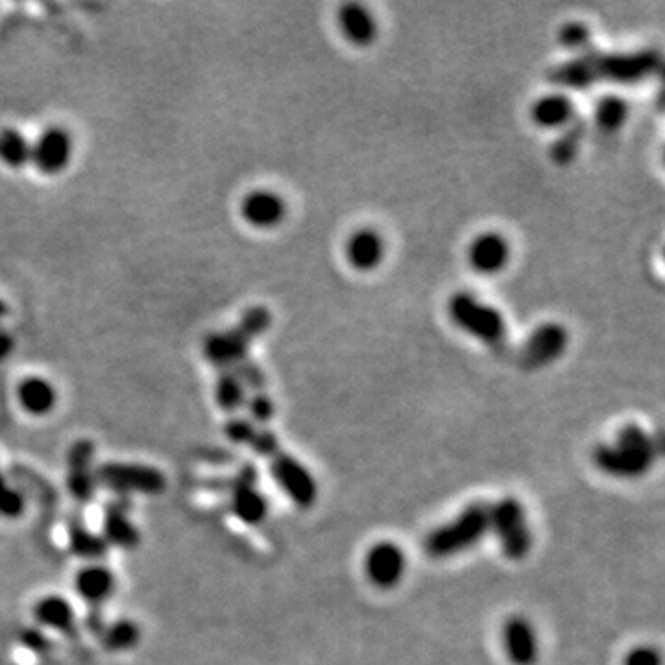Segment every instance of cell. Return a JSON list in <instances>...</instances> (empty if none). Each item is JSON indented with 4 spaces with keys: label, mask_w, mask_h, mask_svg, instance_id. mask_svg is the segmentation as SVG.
Returning a JSON list of instances; mask_svg holds the SVG:
<instances>
[{
    "label": "cell",
    "mask_w": 665,
    "mask_h": 665,
    "mask_svg": "<svg viewBox=\"0 0 665 665\" xmlns=\"http://www.w3.org/2000/svg\"><path fill=\"white\" fill-rule=\"evenodd\" d=\"M656 459L653 438L638 425L623 427L612 444L595 449L593 460L606 475L634 479L649 472Z\"/></svg>",
    "instance_id": "obj_1"
},
{
    "label": "cell",
    "mask_w": 665,
    "mask_h": 665,
    "mask_svg": "<svg viewBox=\"0 0 665 665\" xmlns=\"http://www.w3.org/2000/svg\"><path fill=\"white\" fill-rule=\"evenodd\" d=\"M490 532V505L472 503L455 520L440 525L425 538V553L431 558L460 555L479 544Z\"/></svg>",
    "instance_id": "obj_2"
},
{
    "label": "cell",
    "mask_w": 665,
    "mask_h": 665,
    "mask_svg": "<svg viewBox=\"0 0 665 665\" xmlns=\"http://www.w3.org/2000/svg\"><path fill=\"white\" fill-rule=\"evenodd\" d=\"M584 61H575L571 65H564L571 71H593L586 76L584 84L595 80H614V82H640L653 74L654 67H658L660 58L654 52H640L629 56H603L595 54L592 49L584 52ZM582 84V85H584Z\"/></svg>",
    "instance_id": "obj_3"
},
{
    "label": "cell",
    "mask_w": 665,
    "mask_h": 665,
    "mask_svg": "<svg viewBox=\"0 0 665 665\" xmlns=\"http://www.w3.org/2000/svg\"><path fill=\"white\" fill-rule=\"evenodd\" d=\"M98 486H104L119 497L130 494L159 496L167 488L165 475L158 468L133 462H104L95 468Z\"/></svg>",
    "instance_id": "obj_4"
},
{
    "label": "cell",
    "mask_w": 665,
    "mask_h": 665,
    "mask_svg": "<svg viewBox=\"0 0 665 665\" xmlns=\"http://www.w3.org/2000/svg\"><path fill=\"white\" fill-rule=\"evenodd\" d=\"M448 311L455 326L484 344H499L507 335L503 315L496 307L479 302L472 294H455L449 302Z\"/></svg>",
    "instance_id": "obj_5"
},
{
    "label": "cell",
    "mask_w": 665,
    "mask_h": 665,
    "mask_svg": "<svg viewBox=\"0 0 665 665\" xmlns=\"http://www.w3.org/2000/svg\"><path fill=\"white\" fill-rule=\"evenodd\" d=\"M490 531L496 534L501 551L510 560H521L531 551L532 534L525 508L518 499L505 497L490 507Z\"/></svg>",
    "instance_id": "obj_6"
},
{
    "label": "cell",
    "mask_w": 665,
    "mask_h": 665,
    "mask_svg": "<svg viewBox=\"0 0 665 665\" xmlns=\"http://www.w3.org/2000/svg\"><path fill=\"white\" fill-rule=\"evenodd\" d=\"M268 460L274 481L285 492V496L289 497L296 507H313L318 497V484L302 462L285 453L283 449H278Z\"/></svg>",
    "instance_id": "obj_7"
},
{
    "label": "cell",
    "mask_w": 665,
    "mask_h": 665,
    "mask_svg": "<svg viewBox=\"0 0 665 665\" xmlns=\"http://www.w3.org/2000/svg\"><path fill=\"white\" fill-rule=\"evenodd\" d=\"M73 137L63 126H49L32 143L30 165L45 176H58L71 165Z\"/></svg>",
    "instance_id": "obj_8"
},
{
    "label": "cell",
    "mask_w": 665,
    "mask_h": 665,
    "mask_svg": "<svg viewBox=\"0 0 665 665\" xmlns=\"http://www.w3.org/2000/svg\"><path fill=\"white\" fill-rule=\"evenodd\" d=\"M230 508L233 516L246 525H259L268 514V501L257 490V470L252 464L244 466L230 483Z\"/></svg>",
    "instance_id": "obj_9"
},
{
    "label": "cell",
    "mask_w": 665,
    "mask_h": 665,
    "mask_svg": "<svg viewBox=\"0 0 665 665\" xmlns=\"http://www.w3.org/2000/svg\"><path fill=\"white\" fill-rule=\"evenodd\" d=\"M95 444L91 440L74 442L67 455V490L78 503H91L97 496Z\"/></svg>",
    "instance_id": "obj_10"
},
{
    "label": "cell",
    "mask_w": 665,
    "mask_h": 665,
    "mask_svg": "<svg viewBox=\"0 0 665 665\" xmlns=\"http://www.w3.org/2000/svg\"><path fill=\"white\" fill-rule=\"evenodd\" d=\"M407 568V558L392 542L375 544L364 557V573L377 588H394Z\"/></svg>",
    "instance_id": "obj_11"
},
{
    "label": "cell",
    "mask_w": 665,
    "mask_h": 665,
    "mask_svg": "<svg viewBox=\"0 0 665 665\" xmlns=\"http://www.w3.org/2000/svg\"><path fill=\"white\" fill-rule=\"evenodd\" d=\"M468 263L481 276H496L507 268L510 261V244L496 231H484L468 246Z\"/></svg>",
    "instance_id": "obj_12"
},
{
    "label": "cell",
    "mask_w": 665,
    "mask_h": 665,
    "mask_svg": "<svg viewBox=\"0 0 665 665\" xmlns=\"http://www.w3.org/2000/svg\"><path fill=\"white\" fill-rule=\"evenodd\" d=\"M241 217L255 230H274L287 217V204L274 191L255 189L242 198Z\"/></svg>",
    "instance_id": "obj_13"
},
{
    "label": "cell",
    "mask_w": 665,
    "mask_h": 665,
    "mask_svg": "<svg viewBox=\"0 0 665 665\" xmlns=\"http://www.w3.org/2000/svg\"><path fill=\"white\" fill-rule=\"evenodd\" d=\"M108 547H119L132 551L141 542V532L130 520V501L128 497H117L109 501L104 510L102 534Z\"/></svg>",
    "instance_id": "obj_14"
},
{
    "label": "cell",
    "mask_w": 665,
    "mask_h": 665,
    "mask_svg": "<svg viewBox=\"0 0 665 665\" xmlns=\"http://www.w3.org/2000/svg\"><path fill=\"white\" fill-rule=\"evenodd\" d=\"M252 337L242 329L241 326L224 331V333H215L207 337L204 344V355L207 361L222 370H231L242 359L248 357V348Z\"/></svg>",
    "instance_id": "obj_15"
},
{
    "label": "cell",
    "mask_w": 665,
    "mask_h": 665,
    "mask_svg": "<svg viewBox=\"0 0 665 665\" xmlns=\"http://www.w3.org/2000/svg\"><path fill=\"white\" fill-rule=\"evenodd\" d=\"M503 643L508 660L514 665H534L540 656L538 634L529 619L512 616L503 627Z\"/></svg>",
    "instance_id": "obj_16"
},
{
    "label": "cell",
    "mask_w": 665,
    "mask_h": 665,
    "mask_svg": "<svg viewBox=\"0 0 665 665\" xmlns=\"http://www.w3.org/2000/svg\"><path fill=\"white\" fill-rule=\"evenodd\" d=\"M337 23H339L340 34L346 41H350L353 47H370L379 34V26L375 21L374 13L357 2H348V4L340 6L339 12H337Z\"/></svg>",
    "instance_id": "obj_17"
},
{
    "label": "cell",
    "mask_w": 665,
    "mask_h": 665,
    "mask_svg": "<svg viewBox=\"0 0 665 665\" xmlns=\"http://www.w3.org/2000/svg\"><path fill=\"white\" fill-rule=\"evenodd\" d=\"M346 259L357 272H372L385 259V241L374 228L353 231L346 242Z\"/></svg>",
    "instance_id": "obj_18"
},
{
    "label": "cell",
    "mask_w": 665,
    "mask_h": 665,
    "mask_svg": "<svg viewBox=\"0 0 665 665\" xmlns=\"http://www.w3.org/2000/svg\"><path fill=\"white\" fill-rule=\"evenodd\" d=\"M568 344L566 331L560 326L549 324V326L540 327L534 331L523 351V361L529 368H538L562 355V351Z\"/></svg>",
    "instance_id": "obj_19"
},
{
    "label": "cell",
    "mask_w": 665,
    "mask_h": 665,
    "mask_svg": "<svg viewBox=\"0 0 665 665\" xmlns=\"http://www.w3.org/2000/svg\"><path fill=\"white\" fill-rule=\"evenodd\" d=\"M76 592L91 608H100L115 592V577L106 566L89 564L74 579Z\"/></svg>",
    "instance_id": "obj_20"
},
{
    "label": "cell",
    "mask_w": 665,
    "mask_h": 665,
    "mask_svg": "<svg viewBox=\"0 0 665 665\" xmlns=\"http://www.w3.org/2000/svg\"><path fill=\"white\" fill-rule=\"evenodd\" d=\"M17 399L30 416H47L58 401V392L49 379L41 375H30L19 383Z\"/></svg>",
    "instance_id": "obj_21"
},
{
    "label": "cell",
    "mask_w": 665,
    "mask_h": 665,
    "mask_svg": "<svg viewBox=\"0 0 665 665\" xmlns=\"http://www.w3.org/2000/svg\"><path fill=\"white\" fill-rule=\"evenodd\" d=\"M575 106L568 95L562 93H549L538 98L531 108V117L534 124L545 130H558L566 128L573 121Z\"/></svg>",
    "instance_id": "obj_22"
},
{
    "label": "cell",
    "mask_w": 665,
    "mask_h": 665,
    "mask_svg": "<svg viewBox=\"0 0 665 665\" xmlns=\"http://www.w3.org/2000/svg\"><path fill=\"white\" fill-rule=\"evenodd\" d=\"M34 616L37 623L45 629L56 630L67 636L76 634V614L71 603L63 597L49 595L39 599L34 606Z\"/></svg>",
    "instance_id": "obj_23"
},
{
    "label": "cell",
    "mask_w": 665,
    "mask_h": 665,
    "mask_svg": "<svg viewBox=\"0 0 665 665\" xmlns=\"http://www.w3.org/2000/svg\"><path fill=\"white\" fill-rule=\"evenodd\" d=\"M69 549L74 557L82 558L87 562H97L108 555V544L104 538L85 527L84 521L74 518L69 523Z\"/></svg>",
    "instance_id": "obj_24"
},
{
    "label": "cell",
    "mask_w": 665,
    "mask_h": 665,
    "mask_svg": "<svg viewBox=\"0 0 665 665\" xmlns=\"http://www.w3.org/2000/svg\"><path fill=\"white\" fill-rule=\"evenodd\" d=\"M32 143L26 139L25 133L17 128L0 130V163L8 169H23L30 165Z\"/></svg>",
    "instance_id": "obj_25"
},
{
    "label": "cell",
    "mask_w": 665,
    "mask_h": 665,
    "mask_svg": "<svg viewBox=\"0 0 665 665\" xmlns=\"http://www.w3.org/2000/svg\"><path fill=\"white\" fill-rule=\"evenodd\" d=\"M100 640L109 653H124L141 641V629L132 619H119L106 625V629L100 634Z\"/></svg>",
    "instance_id": "obj_26"
},
{
    "label": "cell",
    "mask_w": 665,
    "mask_h": 665,
    "mask_svg": "<svg viewBox=\"0 0 665 665\" xmlns=\"http://www.w3.org/2000/svg\"><path fill=\"white\" fill-rule=\"evenodd\" d=\"M629 102L617 95H606L597 102L595 122L605 133H616L629 119Z\"/></svg>",
    "instance_id": "obj_27"
},
{
    "label": "cell",
    "mask_w": 665,
    "mask_h": 665,
    "mask_svg": "<svg viewBox=\"0 0 665 665\" xmlns=\"http://www.w3.org/2000/svg\"><path fill=\"white\" fill-rule=\"evenodd\" d=\"M217 405L226 412H237L246 405V388L231 370H222L215 387Z\"/></svg>",
    "instance_id": "obj_28"
},
{
    "label": "cell",
    "mask_w": 665,
    "mask_h": 665,
    "mask_svg": "<svg viewBox=\"0 0 665 665\" xmlns=\"http://www.w3.org/2000/svg\"><path fill=\"white\" fill-rule=\"evenodd\" d=\"M558 43L571 52H588L592 49V30L581 21H571L558 30Z\"/></svg>",
    "instance_id": "obj_29"
},
{
    "label": "cell",
    "mask_w": 665,
    "mask_h": 665,
    "mask_svg": "<svg viewBox=\"0 0 665 665\" xmlns=\"http://www.w3.org/2000/svg\"><path fill=\"white\" fill-rule=\"evenodd\" d=\"M25 496L0 473V518L15 520L25 512Z\"/></svg>",
    "instance_id": "obj_30"
},
{
    "label": "cell",
    "mask_w": 665,
    "mask_h": 665,
    "mask_svg": "<svg viewBox=\"0 0 665 665\" xmlns=\"http://www.w3.org/2000/svg\"><path fill=\"white\" fill-rule=\"evenodd\" d=\"M231 372L239 377L242 385L246 390H254L255 392H265L266 377L261 368L252 361V359H242L241 363L235 364L231 368Z\"/></svg>",
    "instance_id": "obj_31"
},
{
    "label": "cell",
    "mask_w": 665,
    "mask_h": 665,
    "mask_svg": "<svg viewBox=\"0 0 665 665\" xmlns=\"http://www.w3.org/2000/svg\"><path fill=\"white\" fill-rule=\"evenodd\" d=\"M244 407L248 409V414H250L248 420L257 427L268 424L274 418V412H276L274 401L270 399L266 392H255L252 398L246 399Z\"/></svg>",
    "instance_id": "obj_32"
},
{
    "label": "cell",
    "mask_w": 665,
    "mask_h": 665,
    "mask_svg": "<svg viewBox=\"0 0 665 665\" xmlns=\"http://www.w3.org/2000/svg\"><path fill=\"white\" fill-rule=\"evenodd\" d=\"M257 429L259 427L252 424L248 418H239V416L231 418L224 425V433L228 436V440H231L233 444H239V446H250Z\"/></svg>",
    "instance_id": "obj_33"
},
{
    "label": "cell",
    "mask_w": 665,
    "mask_h": 665,
    "mask_svg": "<svg viewBox=\"0 0 665 665\" xmlns=\"http://www.w3.org/2000/svg\"><path fill=\"white\" fill-rule=\"evenodd\" d=\"M248 448L254 449L257 455L265 457V459H270L279 448L278 436L274 435L270 429H265V427H259L257 433H255L252 442Z\"/></svg>",
    "instance_id": "obj_34"
},
{
    "label": "cell",
    "mask_w": 665,
    "mask_h": 665,
    "mask_svg": "<svg viewBox=\"0 0 665 665\" xmlns=\"http://www.w3.org/2000/svg\"><path fill=\"white\" fill-rule=\"evenodd\" d=\"M19 640L25 645L26 649H30L34 653H49L50 647H52V641H50L49 636L37 629L23 630L21 636H19Z\"/></svg>",
    "instance_id": "obj_35"
},
{
    "label": "cell",
    "mask_w": 665,
    "mask_h": 665,
    "mask_svg": "<svg viewBox=\"0 0 665 665\" xmlns=\"http://www.w3.org/2000/svg\"><path fill=\"white\" fill-rule=\"evenodd\" d=\"M625 665H662V656L654 647L641 645L630 651L625 658Z\"/></svg>",
    "instance_id": "obj_36"
},
{
    "label": "cell",
    "mask_w": 665,
    "mask_h": 665,
    "mask_svg": "<svg viewBox=\"0 0 665 665\" xmlns=\"http://www.w3.org/2000/svg\"><path fill=\"white\" fill-rule=\"evenodd\" d=\"M87 623V629L91 630V632H95V634H102V630L106 629V623H104V616H102V612H100V608H91V612L87 614V619H85Z\"/></svg>",
    "instance_id": "obj_37"
},
{
    "label": "cell",
    "mask_w": 665,
    "mask_h": 665,
    "mask_svg": "<svg viewBox=\"0 0 665 665\" xmlns=\"http://www.w3.org/2000/svg\"><path fill=\"white\" fill-rule=\"evenodd\" d=\"M13 350V339L8 335V333H4V331H0V363L10 355V351Z\"/></svg>",
    "instance_id": "obj_38"
},
{
    "label": "cell",
    "mask_w": 665,
    "mask_h": 665,
    "mask_svg": "<svg viewBox=\"0 0 665 665\" xmlns=\"http://www.w3.org/2000/svg\"><path fill=\"white\" fill-rule=\"evenodd\" d=\"M6 313H8V307H6V303L0 300V318H2V316H6Z\"/></svg>",
    "instance_id": "obj_39"
}]
</instances>
